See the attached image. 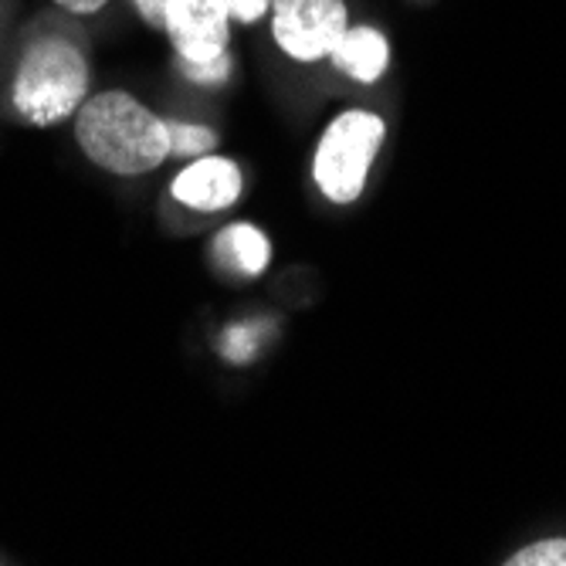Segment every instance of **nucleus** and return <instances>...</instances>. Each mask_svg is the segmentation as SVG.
Masks as SVG:
<instances>
[{
    "label": "nucleus",
    "mask_w": 566,
    "mask_h": 566,
    "mask_svg": "<svg viewBox=\"0 0 566 566\" xmlns=\"http://www.w3.org/2000/svg\"><path fill=\"white\" fill-rule=\"evenodd\" d=\"M75 143L85 160L116 177H143L170 160L167 119L126 88L88 95L75 113Z\"/></svg>",
    "instance_id": "obj_1"
},
{
    "label": "nucleus",
    "mask_w": 566,
    "mask_h": 566,
    "mask_svg": "<svg viewBox=\"0 0 566 566\" xmlns=\"http://www.w3.org/2000/svg\"><path fill=\"white\" fill-rule=\"evenodd\" d=\"M88 85L92 69L85 51L62 34H41L21 51L11 82V106L28 126L48 129L75 119L88 98Z\"/></svg>",
    "instance_id": "obj_2"
},
{
    "label": "nucleus",
    "mask_w": 566,
    "mask_h": 566,
    "mask_svg": "<svg viewBox=\"0 0 566 566\" xmlns=\"http://www.w3.org/2000/svg\"><path fill=\"white\" fill-rule=\"evenodd\" d=\"M387 139V123L367 109H346L329 119L313 153V180L329 203H356L370 167Z\"/></svg>",
    "instance_id": "obj_3"
},
{
    "label": "nucleus",
    "mask_w": 566,
    "mask_h": 566,
    "mask_svg": "<svg viewBox=\"0 0 566 566\" xmlns=\"http://www.w3.org/2000/svg\"><path fill=\"white\" fill-rule=\"evenodd\" d=\"M269 21L282 55L313 65L333 55L349 28V11L343 0H272Z\"/></svg>",
    "instance_id": "obj_4"
},
{
    "label": "nucleus",
    "mask_w": 566,
    "mask_h": 566,
    "mask_svg": "<svg viewBox=\"0 0 566 566\" xmlns=\"http://www.w3.org/2000/svg\"><path fill=\"white\" fill-rule=\"evenodd\" d=\"M164 31L184 65L214 62L231 44V18L221 0H170Z\"/></svg>",
    "instance_id": "obj_5"
},
{
    "label": "nucleus",
    "mask_w": 566,
    "mask_h": 566,
    "mask_svg": "<svg viewBox=\"0 0 566 566\" xmlns=\"http://www.w3.org/2000/svg\"><path fill=\"white\" fill-rule=\"evenodd\" d=\"M244 193V174L234 160L208 153V157L187 160L184 170L170 180V197L187 211L221 214L231 211Z\"/></svg>",
    "instance_id": "obj_6"
},
{
    "label": "nucleus",
    "mask_w": 566,
    "mask_h": 566,
    "mask_svg": "<svg viewBox=\"0 0 566 566\" xmlns=\"http://www.w3.org/2000/svg\"><path fill=\"white\" fill-rule=\"evenodd\" d=\"M329 62L346 78H353L359 85H374V82H380V75L390 65V44H387L384 31H377L370 24H349L339 38V44L333 48Z\"/></svg>",
    "instance_id": "obj_7"
},
{
    "label": "nucleus",
    "mask_w": 566,
    "mask_h": 566,
    "mask_svg": "<svg viewBox=\"0 0 566 566\" xmlns=\"http://www.w3.org/2000/svg\"><path fill=\"white\" fill-rule=\"evenodd\" d=\"M214 262L234 275H244V279H259L269 272L272 265V241L262 228H254L248 221H238V224H228L218 231L214 244Z\"/></svg>",
    "instance_id": "obj_8"
},
{
    "label": "nucleus",
    "mask_w": 566,
    "mask_h": 566,
    "mask_svg": "<svg viewBox=\"0 0 566 566\" xmlns=\"http://www.w3.org/2000/svg\"><path fill=\"white\" fill-rule=\"evenodd\" d=\"M167 136H170V157L177 160H197V157H208V153L218 149L221 136L203 126V123H180V119H167Z\"/></svg>",
    "instance_id": "obj_9"
},
{
    "label": "nucleus",
    "mask_w": 566,
    "mask_h": 566,
    "mask_svg": "<svg viewBox=\"0 0 566 566\" xmlns=\"http://www.w3.org/2000/svg\"><path fill=\"white\" fill-rule=\"evenodd\" d=\"M505 563L509 566H566V539L553 536V539L530 543V546L512 553Z\"/></svg>",
    "instance_id": "obj_10"
},
{
    "label": "nucleus",
    "mask_w": 566,
    "mask_h": 566,
    "mask_svg": "<svg viewBox=\"0 0 566 566\" xmlns=\"http://www.w3.org/2000/svg\"><path fill=\"white\" fill-rule=\"evenodd\" d=\"M221 4H224V11H228L231 24H244V28H251V24H259V21H265V18H269L272 0H221Z\"/></svg>",
    "instance_id": "obj_11"
},
{
    "label": "nucleus",
    "mask_w": 566,
    "mask_h": 566,
    "mask_svg": "<svg viewBox=\"0 0 566 566\" xmlns=\"http://www.w3.org/2000/svg\"><path fill=\"white\" fill-rule=\"evenodd\" d=\"M180 69H184V75H187L190 82H197V85H221V82L231 78V55H221V59L203 62V65H184V62H180Z\"/></svg>",
    "instance_id": "obj_12"
},
{
    "label": "nucleus",
    "mask_w": 566,
    "mask_h": 566,
    "mask_svg": "<svg viewBox=\"0 0 566 566\" xmlns=\"http://www.w3.org/2000/svg\"><path fill=\"white\" fill-rule=\"evenodd\" d=\"M167 4L170 0H133V8H136V14L149 24V28H157V31H164V14H167Z\"/></svg>",
    "instance_id": "obj_13"
},
{
    "label": "nucleus",
    "mask_w": 566,
    "mask_h": 566,
    "mask_svg": "<svg viewBox=\"0 0 566 566\" xmlns=\"http://www.w3.org/2000/svg\"><path fill=\"white\" fill-rule=\"evenodd\" d=\"M55 4H59L62 11H69V14L88 18V14H95V11H102V8H106L109 0H55Z\"/></svg>",
    "instance_id": "obj_14"
}]
</instances>
